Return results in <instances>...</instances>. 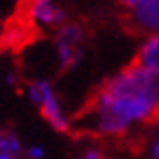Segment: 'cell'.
I'll return each instance as SVG.
<instances>
[{
  "mask_svg": "<svg viewBox=\"0 0 159 159\" xmlns=\"http://www.w3.org/2000/svg\"><path fill=\"white\" fill-rule=\"evenodd\" d=\"M157 118L159 77L134 61L95 91L73 127L91 136L122 138Z\"/></svg>",
  "mask_w": 159,
  "mask_h": 159,
  "instance_id": "1",
  "label": "cell"
},
{
  "mask_svg": "<svg viewBox=\"0 0 159 159\" xmlns=\"http://www.w3.org/2000/svg\"><path fill=\"white\" fill-rule=\"evenodd\" d=\"M27 97H29V100L34 106L39 107L43 118L48 122V125L54 130H57V132H68V130H72L73 123L68 118V115H66L65 107H63V104L59 100V97L56 93V89H54L50 80L36 79V80H32V82H29V86H27Z\"/></svg>",
  "mask_w": 159,
  "mask_h": 159,
  "instance_id": "2",
  "label": "cell"
},
{
  "mask_svg": "<svg viewBox=\"0 0 159 159\" xmlns=\"http://www.w3.org/2000/svg\"><path fill=\"white\" fill-rule=\"evenodd\" d=\"M84 39H86V30L80 23L65 22L61 27L56 29L54 52L61 70H70L82 61Z\"/></svg>",
  "mask_w": 159,
  "mask_h": 159,
  "instance_id": "3",
  "label": "cell"
},
{
  "mask_svg": "<svg viewBox=\"0 0 159 159\" xmlns=\"http://www.w3.org/2000/svg\"><path fill=\"white\" fill-rule=\"evenodd\" d=\"M27 15L39 29H57L66 22V11L57 0H29Z\"/></svg>",
  "mask_w": 159,
  "mask_h": 159,
  "instance_id": "4",
  "label": "cell"
},
{
  "mask_svg": "<svg viewBox=\"0 0 159 159\" xmlns=\"http://www.w3.org/2000/svg\"><path fill=\"white\" fill-rule=\"evenodd\" d=\"M132 25L141 32L148 34H159V0H150L139 7L129 11Z\"/></svg>",
  "mask_w": 159,
  "mask_h": 159,
  "instance_id": "5",
  "label": "cell"
},
{
  "mask_svg": "<svg viewBox=\"0 0 159 159\" xmlns=\"http://www.w3.org/2000/svg\"><path fill=\"white\" fill-rule=\"evenodd\" d=\"M136 61L159 77V34H148L141 41Z\"/></svg>",
  "mask_w": 159,
  "mask_h": 159,
  "instance_id": "6",
  "label": "cell"
},
{
  "mask_svg": "<svg viewBox=\"0 0 159 159\" xmlns=\"http://www.w3.org/2000/svg\"><path fill=\"white\" fill-rule=\"evenodd\" d=\"M0 152L9 156H20L22 152V141L13 132H0Z\"/></svg>",
  "mask_w": 159,
  "mask_h": 159,
  "instance_id": "7",
  "label": "cell"
},
{
  "mask_svg": "<svg viewBox=\"0 0 159 159\" xmlns=\"http://www.w3.org/2000/svg\"><path fill=\"white\" fill-rule=\"evenodd\" d=\"M27 156L30 159H43L45 157V148L41 145H32L29 150H27Z\"/></svg>",
  "mask_w": 159,
  "mask_h": 159,
  "instance_id": "8",
  "label": "cell"
},
{
  "mask_svg": "<svg viewBox=\"0 0 159 159\" xmlns=\"http://www.w3.org/2000/svg\"><path fill=\"white\" fill-rule=\"evenodd\" d=\"M148 156L150 159H159V136H156L148 145Z\"/></svg>",
  "mask_w": 159,
  "mask_h": 159,
  "instance_id": "9",
  "label": "cell"
},
{
  "mask_svg": "<svg viewBox=\"0 0 159 159\" xmlns=\"http://www.w3.org/2000/svg\"><path fill=\"white\" fill-rule=\"evenodd\" d=\"M120 2H122V6L127 9V11H130V9L139 7V6H143V4L150 2V0H120Z\"/></svg>",
  "mask_w": 159,
  "mask_h": 159,
  "instance_id": "10",
  "label": "cell"
},
{
  "mask_svg": "<svg viewBox=\"0 0 159 159\" xmlns=\"http://www.w3.org/2000/svg\"><path fill=\"white\" fill-rule=\"evenodd\" d=\"M80 159H104V154H102L100 150H97V148H88V150L82 154Z\"/></svg>",
  "mask_w": 159,
  "mask_h": 159,
  "instance_id": "11",
  "label": "cell"
},
{
  "mask_svg": "<svg viewBox=\"0 0 159 159\" xmlns=\"http://www.w3.org/2000/svg\"><path fill=\"white\" fill-rule=\"evenodd\" d=\"M6 80H7V84H11V86H15L16 84V73H7V77H6Z\"/></svg>",
  "mask_w": 159,
  "mask_h": 159,
  "instance_id": "12",
  "label": "cell"
},
{
  "mask_svg": "<svg viewBox=\"0 0 159 159\" xmlns=\"http://www.w3.org/2000/svg\"><path fill=\"white\" fill-rule=\"evenodd\" d=\"M0 159H15V156H9V154H4V152H0Z\"/></svg>",
  "mask_w": 159,
  "mask_h": 159,
  "instance_id": "13",
  "label": "cell"
}]
</instances>
